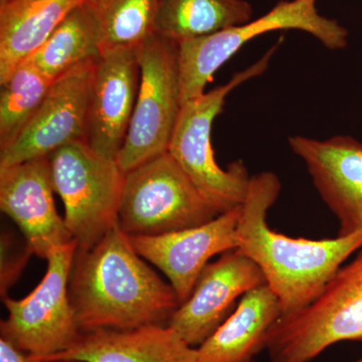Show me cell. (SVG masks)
I'll return each mask as SVG.
<instances>
[{"mask_svg":"<svg viewBox=\"0 0 362 362\" xmlns=\"http://www.w3.org/2000/svg\"><path fill=\"white\" fill-rule=\"evenodd\" d=\"M69 297L82 333L168 325L180 305L119 225L90 249H77Z\"/></svg>","mask_w":362,"mask_h":362,"instance_id":"obj_1","label":"cell"},{"mask_svg":"<svg viewBox=\"0 0 362 362\" xmlns=\"http://www.w3.org/2000/svg\"><path fill=\"white\" fill-rule=\"evenodd\" d=\"M281 192L271 171L252 176L238 221V250L251 259L278 298L283 315L311 303L343 263L362 247V232L335 239L291 238L272 230L269 209Z\"/></svg>","mask_w":362,"mask_h":362,"instance_id":"obj_2","label":"cell"},{"mask_svg":"<svg viewBox=\"0 0 362 362\" xmlns=\"http://www.w3.org/2000/svg\"><path fill=\"white\" fill-rule=\"evenodd\" d=\"M276 49L277 45L246 70L235 74L226 84L185 102L181 109L168 153L220 214L244 204L252 176L242 160L233 162L226 169L216 163L211 145L214 119L233 90L265 73Z\"/></svg>","mask_w":362,"mask_h":362,"instance_id":"obj_3","label":"cell"},{"mask_svg":"<svg viewBox=\"0 0 362 362\" xmlns=\"http://www.w3.org/2000/svg\"><path fill=\"white\" fill-rule=\"evenodd\" d=\"M341 341L362 342V247L310 304L274 323L265 350L270 362H309Z\"/></svg>","mask_w":362,"mask_h":362,"instance_id":"obj_4","label":"cell"},{"mask_svg":"<svg viewBox=\"0 0 362 362\" xmlns=\"http://www.w3.org/2000/svg\"><path fill=\"white\" fill-rule=\"evenodd\" d=\"M316 1L281 0L257 20L177 42L183 103L204 95L218 69L247 42L264 33L302 30L320 40L327 49H344L349 32L337 21L321 16L317 11Z\"/></svg>","mask_w":362,"mask_h":362,"instance_id":"obj_5","label":"cell"},{"mask_svg":"<svg viewBox=\"0 0 362 362\" xmlns=\"http://www.w3.org/2000/svg\"><path fill=\"white\" fill-rule=\"evenodd\" d=\"M52 187L65 206L66 228L78 250H88L118 226L125 173L86 141L70 143L49 156Z\"/></svg>","mask_w":362,"mask_h":362,"instance_id":"obj_6","label":"cell"},{"mask_svg":"<svg viewBox=\"0 0 362 362\" xmlns=\"http://www.w3.org/2000/svg\"><path fill=\"white\" fill-rule=\"evenodd\" d=\"M218 214L168 152L125 173L118 225L129 237L177 232Z\"/></svg>","mask_w":362,"mask_h":362,"instance_id":"obj_7","label":"cell"},{"mask_svg":"<svg viewBox=\"0 0 362 362\" xmlns=\"http://www.w3.org/2000/svg\"><path fill=\"white\" fill-rule=\"evenodd\" d=\"M138 59L139 90L116 158L125 173L168 152L183 106L177 42L156 33L138 47Z\"/></svg>","mask_w":362,"mask_h":362,"instance_id":"obj_8","label":"cell"},{"mask_svg":"<svg viewBox=\"0 0 362 362\" xmlns=\"http://www.w3.org/2000/svg\"><path fill=\"white\" fill-rule=\"evenodd\" d=\"M77 249L71 240L54 250L47 259L44 278L23 299L2 297L8 317L0 324L1 337L37 361L70 349L82 335L69 297Z\"/></svg>","mask_w":362,"mask_h":362,"instance_id":"obj_9","label":"cell"},{"mask_svg":"<svg viewBox=\"0 0 362 362\" xmlns=\"http://www.w3.org/2000/svg\"><path fill=\"white\" fill-rule=\"evenodd\" d=\"M97 61L81 64L54 81L21 135L7 148L0 150V169L49 156L70 143L86 141L90 85Z\"/></svg>","mask_w":362,"mask_h":362,"instance_id":"obj_10","label":"cell"},{"mask_svg":"<svg viewBox=\"0 0 362 362\" xmlns=\"http://www.w3.org/2000/svg\"><path fill=\"white\" fill-rule=\"evenodd\" d=\"M265 284L259 267L240 250L223 252L207 264L192 294L178 306L168 325L197 349L233 313L239 298Z\"/></svg>","mask_w":362,"mask_h":362,"instance_id":"obj_11","label":"cell"},{"mask_svg":"<svg viewBox=\"0 0 362 362\" xmlns=\"http://www.w3.org/2000/svg\"><path fill=\"white\" fill-rule=\"evenodd\" d=\"M240 206L202 226L151 237H130L131 242L143 259L168 277L181 304L192 294L209 259L238 249Z\"/></svg>","mask_w":362,"mask_h":362,"instance_id":"obj_12","label":"cell"},{"mask_svg":"<svg viewBox=\"0 0 362 362\" xmlns=\"http://www.w3.org/2000/svg\"><path fill=\"white\" fill-rule=\"evenodd\" d=\"M54 194L49 156L0 169V209L20 228L33 254L45 259L74 240Z\"/></svg>","mask_w":362,"mask_h":362,"instance_id":"obj_13","label":"cell"},{"mask_svg":"<svg viewBox=\"0 0 362 362\" xmlns=\"http://www.w3.org/2000/svg\"><path fill=\"white\" fill-rule=\"evenodd\" d=\"M140 83L137 49H107L96 62L90 85L86 142L116 160L129 129Z\"/></svg>","mask_w":362,"mask_h":362,"instance_id":"obj_14","label":"cell"},{"mask_svg":"<svg viewBox=\"0 0 362 362\" xmlns=\"http://www.w3.org/2000/svg\"><path fill=\"white\" fill-rule=\"evenodd\" d=\"M289 145L337 216L338 235L362 232V143L349 136L317 140L297 135L289 138Z\"/></svg>","mask_w":362,"mask_h":362,"instance_id":"obj_15","label":"cell"},{"mask_svg":"<svg viewBox=\"0 0 362 362\" xmlns=\"http://www.w3.org/2000/svg\"><path fill=\"white\" fill-rule=\"evenodd\" d=\"M197 362L190 346L168 325L82 333L70 349L40 362Z\"/></svg>","mask_w":362,"mask_h":362,"instance_id":"obj_16","label":"cell"},{"mask_svg":"<svg viewBox=\"0 0 362 362\" xmlns=\"http://www.w3.org/2000/svg\"><path fill=\"white\" fill-rule=\"evenodd\" d=\"M282 315L268 285L246 293L225 322L197 347V362L254 361L265 350L267 334Z\"/></svg>","mask_w":362,"mask_h":362,"instance_id":"obj_17","label":"cell"},{"mask_svg":"<svg viewBox=\"0 0 362 362\" xmlns=\"http://www.w3.org/2000/svg\"><path fill=\"white\" fill-rule=\"evenodd\" d=\"M88 0H8L0 4V83Z\"/></svg>","mask_w":362,"mask_h":362,"instance_id":"obj_18","label":"cell"},{"mask_svg":"<svg viewBox=\"0 0 362 362\" xmlns=\"http://www.w3.org/2000/svg\"><path fill=\"white\" fill-rule=\"evenodd\" d=\"M102 52L101 30L88 0L73 9L28 59L54 81L81 64L97 61Z\"/></svg>","mask_w":362,"mask_h":362,"instance_id":"obj_19","label":"cell"},{"mask_svg":"<svg viewBox=\"0 0 362 362\" xmlns=\"http://www.w3.org/2000/svg\"><path fill=\"white\" fill-rule=\"evenodd\" d=\"M247 0H160L156 33L180 42L252 20Z\"/></svg>","mask_w":362,"mask_h":362,"instance_id":"obj_20","label":"cell"},{"mask_svg":"<svg viewBox=\"0 0 362 362\" xmlns=\"http://www.w3.org/2000/svg\"><path fill=\"white\" fill-rule=\"evenodd\" d=\"M52 83L30 59L21 62L0 83V150L16 141L39 110Z\"/></svg>","mask_w":362,"mask_h":362,"instance_id":"obj_21","label":"cell"},{"mask_svg":"<svg viewBox=\"0 0 362 362\" xmlns=\"http://www.w3.org/2000/svg\"><path fill=\"white\" fill-rule=\"evenodd\" d=\"M101 30L103 51L137 49L156 35L160 0H89Z\"/></svg>","mask_w":362,"mask_h":362,"instance_id":"obj_22","label":"cell"},{"mask_svg":"<svg viewBox=\"0 0 362 362\" xmlns=\"http://www.w3.org/2000/svg\"><path fill=\"white\" fill-rule=\"evenodd\" d=\"M30 255H33V252L30 251L26 242L20 246L16 244L13 237L7 233H2L1 275H0L1 297L6 296L7 290L20 277Z\"/></svg>","mask_w":362,"mask_h":362,"instance_id":"obj_23","label":"cell"},{"mask_svg":"<svg viewBox=\"0 0 362 362\" xmlns=\"http://www.w3.org/2000/svg\"><path fill=\"white\" fill-rule=\"evenodd\" d=\"M0 362H39L33 359L30 354H25L23 350L18 349L16 345L0 338Z\"/></svg>","mask_w":362,"mask_h":362,"instance_id":"obj_24","label":"cell"},{"mask_svg":"<svg viewBox=\"0 0 362 362\" xmlns=\"http://www.w3.org/2000/svg\"><path fill=\"white\" fill-rule=\"evenodd\" d=\"M6 1H8V0H0V4H6Z\"/></svg>","mask_w":362,"mask_h":362,"instance_id":"obj_25","label":"cell"},{"mask_svg":"<svg viewBox=\"0 0 362 362\" xmlns=\"http://www.w3.org/2000/svg\"><path fill=\"white\" fill-rule=\"evenodd\" d=\"M56 362H80V361H56Z\"/></svg>","mask_w":362,"mask_h":362,"instance_id":"obj_26","label":"cell"},{"mask_svg":"<svg viewBox=\"0 0 362 362\" xmlns=\"http://www.w3.org/2000/svg\"><path fill=\"white\" fill-rule=\"evenodd\" d=\"M354 362H362V356L361 357V358L357 359V361Z\"/></svg>","mask_w":362,"mask_h":362,"instance_id":"obj_27","label":"cell"},{"mask_svg":"<svg viewBox=\"0 0 362 362\" xmlns=\"http://www.w3.org/2000/svg\"><path fill=\"white\" fill-rule=\"evenodd\" d=\"M252 362H255V361H252Z\"/></svg>","mask_w":362,"mask_h":362,"instance_id":"obj_28","label":"cell"}]
</instances>
